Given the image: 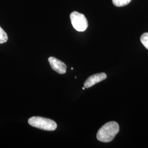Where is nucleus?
<instances>
[{
    "label": "nucleus",
    "mask_w": 148,
    "mask_h": 148,
    "mask_svg": "<svg viewBox=\"0 0 148 148\" xmlns=\"http://www.w3.org/2000/svg\"><path fill=\"white\" fill-rule=\"evenodd\" d=\"M70 18L73 27L77 32H85L87 29L88 21L84 14L74 11L70 14Z\"/></svg>",
    "instance_id": "obj_3"
},
{
    "label": "nucleus",
    "mask_w": 148,
    "mask_h": 148,
    "mask_svg": "<svg viewBox=\"0 0 148 148\" xmlns=\"http://www.w3.org/2000/svg\"><path fill=\"white\" fill-rule=\"evenodd\" d=\"M120 131V127L115 121L108 122L98 130L97 134L98 140L103 143L111 142Z\"/></svg>",
    "instance_id": "obj_1"
},
{
    "label": "nucleus",
    "mask_w": 148,
    "mask_h": 148,
    "mask_svg": "<svg viewBox=\"0 0 148 148\" xmlns=\"http://www.w3.org/2000/svg\"><path fill=\"white\" fill-rule=\"evenodd\" d=\"M85 87H83V88H82V90H85Z\"/></svg>",
    "instance_id": "obj_9"
},
{
    "label": "nucleus",
    "mask_w": 148,
    "mask_h": 148,
    "mask_svg": "<svg viewBox=\"0 0 148 148\" xmlns=\"http://www.w3.org/2000/svg\"><path fill=\"white\" fill-rule=\"evenodd\" d=\"M48 61L52 69L57 73L59 74L66 73L67 66L64 62L54 57H51L48 58Z\"/></svg>",
    "instance_id": "obj_4"
},
{
    "label": "nucleus",
    "mask_w": 148,
    "mask_h": 148,
    "mask_svg": "<svg viewBox=\"0 0 148 148\" xmlns=\"http://www.w3.org/2000/svg\"><path fill=\"white\" fill-rule=\"evenodd\" d=\"M8 37L7 33L0 26V44L6 42L8 41Z\"/></svg>",
    "instance_id": "obj_7"
},
{
    "label": "nucleus",
    "mask_w": 148,
    "mask_h": 148,
    "mask_svg": "<svg viewBox=\"0 0 148 148\" xmlns=\"http://www.w3.org/2000/svg\"><path fill=\"white\" fill-rule=\"evenodd\" d=\"M71 70H73V69H74V68H71Z\"/></svg>",
    "instance_id": "obj_10"
},
{
    "label": "nucleus",
    "mask_w": 148,
    "mask_h": 148,
    "mask_svg": "<svg viewBox=\"0 0 148 148\" xmlns=\"http://www.w3.org/2000/svg\"><path fill=\"white\" fill-rule=\"evenodd\" d=\"M28 123L32 127L47 131H55L57 128V125L56 122L43 117H32L29 119Z\"/></svg>",
    "instance_id": "obj_2"
},
{
    "label": "nucleus",
    "mask_w": 148,
    "mask_h": 148,
    "mask_svg": "<svg viewBox=\"0 0 148 148\" xmlns=\"http://www.w3.org/2000/svg\"><path fill=\"white\" fill-rule=\"evenodd\" d=\"M107 78V75L104 73L94 74L90 76L85 81L84 86L85 88H88L93 86L106 79Z\"/></svg>",
    "instance_id": "obj_5"
},
{
    "label": "nucleus",
    "mask_w": 148,
    "mask_h": 148,
    "mask_svg": "<svg viewBox=\"0 0 148 148\" xmlns=\"http://www.w3.org/2000/svg\"><path fill=\"white\" fill-rule=\"evenodd\" d=\"M140 42L148 49V32L144 33L140 37Z\"/></svg>",
    "instance_id": "obj_8"
},
{
    "label": "nucleus",
    "mask_w": 148,
    "mask_h": 148,
    "mask_svg": "<svg viewBox=\"0 0 148 148\" xmlns=\"http://www.w3.org/2000/svg\"><path fill=\"white\" fill-rule=\"evenodd\" d=\"M132 0H112L113 5L120 7L129 4Z\"/></svg>",
    "instance_id": "obj_6"
}]
</instances>
